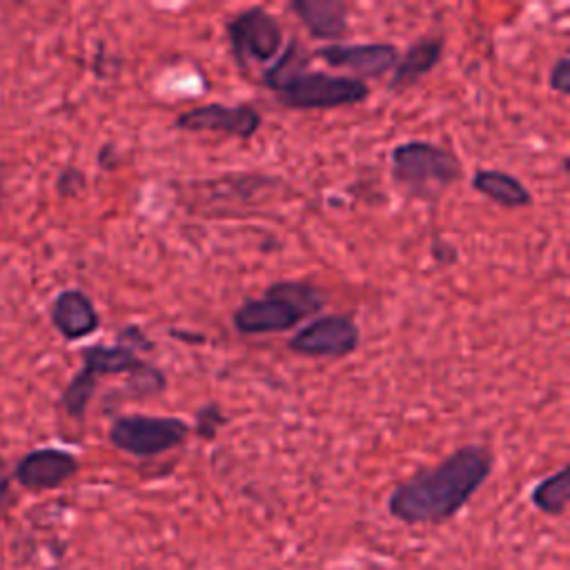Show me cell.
<instances>
[{
    "mask_svg": "<svg viewBox=\"0 0 570 570\" xmlns=\"http://www.w3.org/2000/svg\"><path fill=\"white\" fill-rule=\"evenodd\" d=\"M325 307V292L305 281H274L258 298L243 301L232 325L243 336L281 334Z\"/></svg>",
    "mask_w": 570,
    "mask_h": 570,
    "instance_id": "3957f363",
    "label": "cell"
},
{
    "mask_svg": "<svg viewBox=\"0 0 570 570\" xmlns=\"http://www.w3.org/2000/svg\"><path fill=\"white\" fill-rule=\"evenodd\" d=\"M492 468L494 456L485 445H461L436 465L396 483L387 497V512L405 525L443 523L470 503Z\"/></svg>",
    "mask_w": 570,
    "mask_h": 570,
    "instance_id": "6da1fadb",
    "label": "cell"
},
{
    "mask_svg": "<svg viewBox=\"0 0 570 570\" xmlns=\"http://www.w3.org/2000/svg\"><path fill=\"white\" fill-rule=\"evenodd\" d=\"M390 171L396 187L423 203H436L463 178V165L456 154L430 140L394 145L390 151Z\"/></svg>",
    "mask_w": 570,
    "mask_h": 570,
    "instance_id": "277c9868",
    "label": "cell"
},
{
    "mask_svg": "<svg viewBox=\"0 0 570 570\" xmlns=\"http://www.w3.org/2000/svg\"><path fill=\"white\" fill-rule=\"evenodd\" d=\"M51 325L65 341H80L98 332L100 327V314L94 305V301L76 287L62 289L49 309Z\"/></svg>",
    "mask_w": 570,
    "mask_h": 570,
    "instance_id": "7c38bea8",
    "label": "cell"
},
{
    "mask_svg": "<svg viewBox=\"0 0 570 570\" xmlns=\"http://www.w3.org/2000/svg\"><path fill=\"white\" fill-rule=\"evenodd\" d=\"M263 125L261 111L249 102L225 105V102H205L180 111L174 118L178 131L189 134H223L238 140H252Z\"/></svg>",
    "mask_w": 570,
    "mask_h": 570,
    "instance_id": "ba28073f",
    "label": "cell"
},
{
    "mask_svg": "<svg viewBox=\"0 0 570 570\" xmlns=\"http://www.w3.org/2000/svg\"><path fill=\"white\" fill-rule=\"evenodd\" d=\"M361 343L358 325L343 314H321L307 325H303L292 338H287V350L298 356H330L343 358L352 354Z\"/></svg>",
    "mask_w": 570,
    "mask_h": 570,
    "instance_id": "9c48e42d",
    "label": "cell"
},
{
    "mask_svg": "<svg viewBox=\"0 0 570 570\" xmlns=\"http://www.w3.org/2000/svg\"><path fill=\"white\" fill-rule=\"evenodd\" d=\"M56 189L60 196H76L85 189V174L76 167H65L56 180Z\"/></svg>",
    "mask_w": 570,
    "mask_h": 570,
    "instance_id": "44dd1931",
    "label": "cell"
},
{
    "mask_svg": "<svg viewBox=\"0 0 570 570\" xmlns=\"http://www.w3.org/2000/svg\"><path fill=\"white\" fill-rule=\"evenodd\" d=\"M76 454L62 448H38L20 456L16 463V481L33 492L56 490L78 472Z\"/></svg>",
    "mask_w": 570,
    "mask_h": 570,
    "instance_id": "8fae6325",
    "label": "cell"
},
{
    "mask_svg": "<svg viewBox=\"0 0 570 570\" xmlns=\"http://www.w3.org/2000/svg\"><path fill=\"white\" fill-rule=\"evenodd\" d=\"M305 53L307 51L301 49L298 40L292 38L285 51L263 69L261 82L274 94L278 105L296 111H312L361 105L370 98L367 82L358 78L307 69L309 56Z\"/></svg>",
    "mask_w": 570,
    "mask_h": 570,
    "instance_id": "7a4b0ae2",
    "label": "cell"
},
{
    "mask_svg": "<svg viewBox=\"0 0 570 570\" xmlns=\"http://www.w3.org/2000/svg\"><path fill=\"white\" fill-rule=\"evenodd\" d=\"M287 9L316 40L336 45L350 31V7L345 0H292Z\"/></svg>",
    "mask_w": 570,
    "mask_h": 570,
    "instance_id": "4fadbf2b",
    "label": "cell"
},
{
    "mask_svg": "<svg viewBox=\"0 0 570 570\" xmlns=\"http://www.w3.org/2000/svg\"><path fill=\"white\" fill-rule=\"evenodd\" d=\"M225 31L232 58L243 71L276 60L285 40L278 18L265 7H247L229 16Z\"/></svg>",
    "mask_w": 570,
    "mask_h": 570,
    "instance_id": "8992f818",
    "label": "cell"
},
{
    "mask_svg": "<svg viewBox=\"0 0 570 570\" xmlns=\"http://www.w3.org/2000/svg\"><path fill=\"white\" fill-rule=\"evenodd\" d=\"M330 67L352 71V78H383L399 60V49L392 42H358V45H325L314 51Z\"/></svg>",
    "mask_w": 570,
    "mask_h": 570,
    "instance_id": "30bf717a",
    "label": "cell"
},
{
    "mask_svg": "<svg viewBox=\"0 0 570 570\" xmlns=\"http://www.w3.org/2000/svg\"><path fill=\"white\" fill-rule=\"evenodd\" d=\"M548 82L557 94H561V96L570 94V60H568V56L557 58V62L550 69Z\"/></svg>",
    "mask_w": 570,
    "mask_h": 570,
    "instance_id": "ffe728a7",
    "label": "cell"
},
{
    "mask_svg": "<svg viewBox=\"0 0 570 570\" xmlns=\"http://www.w3.org/2000/svg\"><path fill=\"white\" fill-rule=\"evenodd\" d=\"M470 185L474 191L505 209H521L534 203L530 189L517 176L501 169H476Z\"/></svg>",
    "mask_w": 570,
    "mask_h": 570,
    "instance_id": "9a60e30c",
    "label": "cell"
},
{
    "mask_svg": "<svg viewBox=\"0 0 570 570\" xmlns=\"http://www.w3.org/2000/svg\"><path fill=\"white\" fill-rule=\"evenodd\" d=\"M80 356H82L80 372H85L94 381H98L105 374H127L129 387L142 396L163 394L167 387L165 372L147 363L145 358H140L131 347L122 343H114V345L96 343L85 347Z\"/></svg>",
    "mask_w": 570,
    "mask_h": 570,
    "instance_id": "52a82bcc",
    "label": "cell"
},
{
    "mask_svg": "<svg viewBox=\"0 0 570 570\" xmlns=\"http://www.w3.org/2000/svg\"><path fill=\"white\" fill-rule=\"evenodd\" d=\"M7 492H9V472H7L4 461L0 459V512H2V505L7 499Z\"/></svg>",
    "mask_w": 570,
    "mask_h": 570,
    "instance_id": "7402d4cb",
    "label": "cell"
},
{
    "mask_svg": "<svg viewBox=\"0 0 570 570\" xmlns=\"http://www.w3.org/2000/svg\"><path fill=\"white\" fill-rule=\"evenodd\" d=\"M96 387H98V381H94L91 376H87L85 372L78 370L76 376L67 383V387L62 390V396H60V405H62L65 414L76 419V421H82L85 414H87L89 401L94 399Z\"/></svg>",
    "mask_w": 570,
    "mask_h": 570,
    "instance_id": "e0dca14e",
    "label": "cell"
},
{
    "mask_svg": "<svg viewBox=\"0 0 570 570\" xmlns=\"http://www.w3.org/2000/svg\"><path fill=\"white\" fill-rule=\"evenodd\" d=\"M443 38L441 36H421L416 38L403 56H399L392 76L387 80L390 94H403L425 78L443 58Z\"/></svg>",
    "mask_w": 570,
    "mask_h": 570,
    "instance_id": "5bb4252c",
    "label": "cell"
},
{
    "mask_svg": "<svg viewBox=\"0 0 570 570\" xmlns=\"http://www.w3.org/2000/svg\"><path fill=\"white\" fill-rule=\"evenodd\" d=\"M227 423V416L223 414V410L218 407V403H207L203 407L196 410V423L194 430L200 439L212 441L218 434V428H223Z\"/></svg>",
    "mask_w": 570,
    "mask_h": 570,
    "instance_id": "ac0fdd59",
    "label": "cell"
},
{
    "mask_svg": "<svg viewBox=\"0 0 570 570\" xmlns=\"http://www.w3.org/2000/svg\"><path fill=\"white\" fill-rule=\"evenodd\" d=\"M568 499H570L568 465H563L557 472L541 479L530 492L532 505L548 517H561L568 508Z\"/></svg>",
    "mask_w": 570,
    "mask_h": 570,
    "instance_id": "2e32d148",
    "label": "cell"
},
{
    "mask_svg": "<svg viewBox=\"0 0 570 570\" xmlns=\"http://www.w3.org/2000/svg\"><path fill=\"white\" fill-rule=\"evenodd\" d=\"M116 343H122V345L131 347L134 352H138V350L151 352V350H154V341H151L138 325H125V327L118 332Z\"/></svg>",
    "mask_w": 570,
    "mask_h": 570,
    "instance_id": "d6986e66",
    "label": "cell"
},
{
    "mask_svg": "<svg viewBox=\"0 0 570 570\" xmlns=\"http://www.w3.org/2000/svg\"><path fill=\"white\" fill-rule=\"evenodd\" d=\"M191 434V425L180 416L122 414L109 428V443L138 459H151L176 450Z\"/></svg>",
    "mask_w": 570,
    "mask_h": 570,
    "instance_id": "5b68a950",
    "label": "cell"
},
{
    "mask_svg": "<svg viewBox=\"0 0 570 570\" xmlns=\"http://www.w3.org/2000/svg\"><path fill=\"white\" fill-rule=\"evenodd\" d=\"M0 205H2V174H0Z\"/></svg>",
    "mask_w": 570,
    "mask_h": 570,
    "instance_id": "603a6c76",
    "label": "cell"
}]
</instances>
